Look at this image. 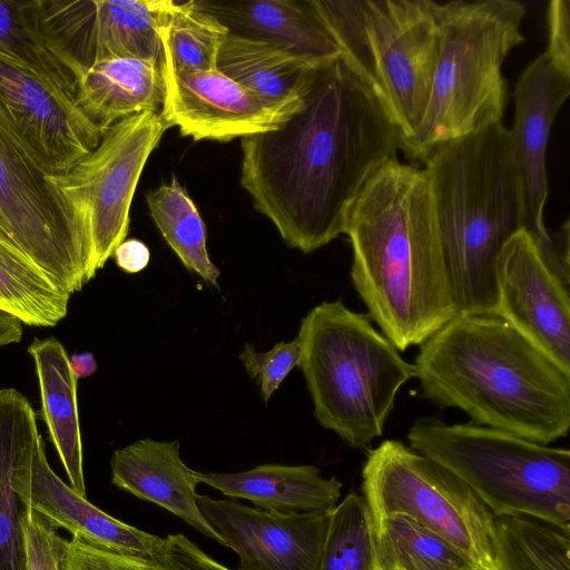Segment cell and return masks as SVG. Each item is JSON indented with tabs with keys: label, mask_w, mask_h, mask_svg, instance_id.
<instances>
[{
	"label": "cell",
	"mask_w": 570,
	"mask_h": 570,
	"mask_svg": "<svg viewBox=\"0 0 570 570\" xmlns=\"http://www.w3.org/2000/svg\"><path fill=\"white\" fill-rule=\"evenodd\" d=\"M400 132L338 58L315 67L278 127L243 137L240 185L284 242L308 254L344 234L354 202L397 158Z\"/></svg>",
	"instance_id": "1"
},
{
	"label": "cell",
	"mask_w": 570,
	"mask_h": 570,
	"mask_svg": "<svg viewBox=\"0 0 570 570\" xmlns=\"http://www.w3.org/2000/svg\"><path fill=\"white\" fill-rule=\"evenodd\" d=\"M344 234L367 316L399 351L456 315L423 168L397 158L383 166L351 207Z\"/></svg>",
	"instance_id": "2"
},
{
	"label": "cell",
	"mask_w": 570,
	"mask_h": 570,
	"mask_svg": "<svg viewBox=\"0 0 570 570\" xmlns=\"http://www.w3.org/2000/svg\"><path fill=\"white\" fill-rule=\"evenodd\" d=\"M413 365L423 397L474 424L544 445L568 435L570 375L498 315H455Z\"/></svg>",
	"instance_id": "3"
},
{
	"label": "cell",
	"mask_w": 570,
	"mask_h": 570,
	"mask_svg": "<svg viewBox=\"0 0 570 570\" xmlns=\"http://www.w3.org/2000/svg\"><path fill=\"white\" fill-rule=\"evenodd\" d=\"M422 164L455 314L497 315V259L527 228L510 129L488 124L439 145Z\"/></svg>",
	"instance_id": "4"
},
{
	"label": "cell",
	"mask_w": 570,
	"mask_h": 570,
	"mask_svg": "<svg viewBox=\"0 0 570 570\" xmlns=\"http://www.w3.org/2000/svg\"><path fill=\"white\" fill-rule=\"evenodd\" d=\"M298 366L318 423L352 448L383 434L400 389L415 367L366 314L341 299L323 302L302 320Z\"/></svg>",
	"instance_id": "5"
},
{
	"label": "cell",
	"mask_w": 570,
	"mask_h": 570,
	"mask_svg": "<svg viewBox=\"0 0 570 570\" xmlns=\"http://www.w3.org/2000/svg\"><path fill=\"white\" fill-rule=\"evenodd\" d=\"M525 11L515 0L438 2L440 51L429 102L415 132L400 144L409 159L423 163L439 145L502 120V66L524 41Z\"/></svg>",
	"instance_id": "6"
},
{
	"label": "cell",
	"mask_w": 570,
	"mask_h": 570,
	"mask_svg": "<svg viewBox=\"0 0 570 570\" xmlns=\"http://www.w3.org/2000/svg\"><path fill=\"white\" fill-rule=\"evenodd\" d=\"M341 59L411 137L426 110L440 51L438 2L315 0ZM401 144V142H400Z\"/></svg>",
	"instance_id": "7"
},
{
	"label": "cell",
	"mask_w": 570,
	"mask_h": 570,
	"mask_svg": "<svg viewBox=\"0 0 570 570\" xmlns=\"http://www.w3.org/2000/svg\"><path fill=\"white\" fill-rule=\"evenodd\" d=\"M407 440L460 478L494 517L523 514L570 529V452L474 423L420 417Z\"/></svg>",
	"instance_id": "8"
},
{
	"label": "cell",
	"mask_w": 570,
	"mask_h": 570,
	"mask_svg": "<svg viewBox=\"0 0 570 570\" xmlns=\"http://www.w3.org/2000/svg\"><path fill=\"white\" fill-rule=\"evenodd\" d=\"M362 490L372 523L406 515L435 532L479 569L494 570V515L452 471L397 440L368 451Z\"/></svg>",
	"instance_id": "9"
},
{
	"label": "cell",
	"mask_w": 570,
	"mask_h": 570,
	"mask_svg": "<svg viewBox=\"0 0 570 570\" xmlns=\"http://www.w3.org/2000/svg\"><path fill=\"white\" fill-rule=\"evenodd\" d=\"M0 228L62 292L90 281L88 228L0 111Z\"/></svg>",
	"instance_id": "10"
},
{
	"label": "cell",
	"mask_w": 570,
	"mask_h": 570,
	"mask_svg": "<svg viewBox=\"0 0 570 570\" xmlns=\"http://www.w3.org/2000/svg\"><path fill=\"white\" fill-rule=\"evenodd\" d=\"M168 128L159 112L146 111L122 119L104 134L92 151L68 171L55 175L88 228L90 279L126 239L140 175Z\"/></svg>",
	"instance_id": "11"
},
{
	"label": "cell",
	"mask_w": 570,
	"mask_h": 570,
	"mask_svg": "<svg viewBox=\"0 0 570 570\" xmlns=\"http://www.w3.org/2000/svg\"><path fill=\"white\" fill-rule=\"evenodd\" d=\"M495 279L497 315L570 375L569 272L522 228L501 249Z\"/></svg>",
	"instance_id": "12"
},
{
	"label": "cell",
	"mask_w": 570,
	"mask_h": 570,
	"mask_svg": "<svg viewBox=\"0 0 570 570\" xmlns=\"http://www.w3.org/2000/svg\"><path fill=\"white\" fill-rule=\"evenodd\" d=\"M174 0H39L41 27L80 70L115 58L163 61L158 29Z\"/></svg>",
	"instance_id": "13"
},
{
	"label": "cell",
	"mask_w": 570,
	"mask_h": 570,
	"mask_svg": "<svg viewBox=\"0 0 570 570\" xmlns=\"http://www.w3.org/2000/svg\"><path fill=\"white\" fill-rule=\"evenodd\" d=\"M0 111L50 174L68 171L102 134L58 86L0 53Z\"/></svg>",
	"instance_id": "14"
},
{
	"label": "cell",
	"mask_w": 570,
	"mask_h": 570,
	"mask_svg": "<svg viewBox=\"0 0 570 570\" xmlns=\"http://www.w3.org/2000/svg\"><path fill=\"white\" fill-rule=\"evenodd\" d=\"M570 95V75L543 52L520 75L514 89V119L510 129L519 168L527 229L559 263L569 259L568 237L551 236L544 223L548 199L547 147L553 120Z\"/></svg>",
	"instance_id": "15"
},
{
	"label": "cell",
	"mask_w": 570,
	"mask_h": 570,
	"mask_svg": "<svg viewBox=\"0 0 570 570\" xmlns=\"http://www.w3.org/2000/svg\"><path fill=\"white\" fill-rule=\"evenodd\" d=\"M197 504L238 556L237 570H318L331 511L279 513L208 495Z\"/></svg>",
	"instance_id": "16"
},
{
	"label": "cell",
	"mask_w": 570,
	"mask_h": 570,
	"mask_svg": "<svg viewBox=\"0 0 570 570\" xmlns=\"http://www.w3.org/2000/svg\"><path fill=\"white\" fill-rule=\"evenodd\" d=\"M163 75L159 114L195 141L225 142L274 129L299 107L269 102L218 69L177 73L163 68Z\"/></svg>",
	"instance_id": "17"
},
{
	"label": "cell",
	"mask_w": 570,
	"mask_h": 570,
	"mask_svg": "<svg viewBox=\"0 0 570 570\" xmlns=\"http://www.w3.org/2000/svg\"><path fill=\"white\" fill-rule=\"evenodd\" d=\"M22 503L57 529L97 548L156 561L164 539L124 523L91 504L50 468L42 438L17 478Z\"/></svg>",
	"instance_id": "18"
},
{
	"label": "cell",
	"mask_w": 570,
	"mask_h": 570,
	"mask_svg": "<svg viewBox=\"0 0 570 570\" xmlns=\"http://www.w3.org/2000/svg\"><path fill=\"white\" fill-rule=\"evenodd\" d=\"M229 33L283 47L316 65L341 58L315 0H194Z\"/></svg>",
	"instance_id": "19"
},
{
	"label": "cell",
	"mask_w": 570,
	"mask_h": 570,
	"mask_svg": "<svg viewBox=\"0 0 570 570\" xmlns=\"http://www.w3.org/2000/svg\"><path fill=\"white\" fill-rule=\"evenodd\" d=\"M179 442L141 439L116 450L111 481L138 499L153 502L184 520L202 534L224 546L222 537L200 512L195 470L180 458Z\"/></svg>",
	"instance_id": "20"
},
{
	"label": "cell",
	"mask_w": 570,
	"mask_h": 570,
	"mask_svg": "<svg viewBox=\"0 0 570 570\" xmlns=\"http://www.w3.org/2000/svg\"><path fill=\"white\" fill-rule=\"evenodd\" d=\"M205 483L230 499H245L256 508L279 513L332 511L342 483L325 479L314 465L262 464L236 473L195 471Z\"/></svg>",
	"instance_id": "21"
},
{
	"label": "cell",
	"mask_w": 570,
	"mask_h": 570,
	"mask_svg": "<svg viewBox=\"0 0 570 570\" xmlns=\"http://www.w3.org/2000/svg\"><path fill=\"white\" fill-rule=\"evenodd\" d=\"M164 101L161 60L115 58L86 69L77 85L75 102L102 135L118 121L151 111Z\"/></svg>",
	"instance_id": "22"
},
{
	"label": "cell",
	"mask_w": 570,
	"mask_h": 570,
	"mask_svg": "<svg viewBox=\"0 0 570 570\" xmlns=\"http://www.w3.org/2000/svg\"><path fill=\"white\" fill-rule=\"evenodd\" d=\"M40 438L27 397L14 389L0 390V570H27V507L17 493V478Z\"/></svg>",
	"instance_id": "23"
},
{
	"label": "cell",
	"mask_w": 570,
	"mask_h": 570,
	"mask_svg": "<svg viewBox=\"0 0 570 570\" xmlns=\"http://www.w3.org/2000/svg\"><path fill=\"white\" fill-rule=\"evenodd\" d=\"M39 382L42 417L70 487L86 498L77 380L69 355L55 337L35 338L28 346Z\"/></svg>",
	"instance_id": "24"
},
{
	"label": "cell",
	"mask_w": 570,
	"mask_h": 570,
	"mask_svg": "<svg viewBox=\"0 0 570 570\" xmlns=\"http://www.w3.org/2000/svg\"><path fill=\"white\" fill-rule=\"evenodd\" d=\"M317 66L283 47L229 32L217 58L222 73L269 102L291 107L299 106L311 71Z\"/></svg>",
	"instance_id": "25"
},
{
	"label": "cell",
	"mask_w": 570,
	"mask_h": 570,
	"mask_svg": "<svg viewBox=\"0 0 570 570\" xmlns=\"http://www.w3.org/2000/svg\"><path fill=\"white\" fill-rule=\"evenodd\" d=\"M0 53L75 99L82 71L46 36L39 18V0H0Z\"/></svg>",
	"instance_id": "26"
},
{
	"label": "cell",
	"mask_w": 570,
	"mask_h": 570,
	"mask_svg": "<svg viewBox=\"0 0 570 570\" xmlns=\"http://www.w3.org/2000/svg\"><path fill=\"white\" fill-rule=\"evenodd\" d=\"M71 295L58 288L0 228V311L30 326H55Z\"/></svg>",
	"instance_id": "27"
},
{
	"label": "cell",
	"mask_w": 570,
	"mask_h": 570,
	"mask_svg": "<svg viewBox=\"0 0 570 570\" xmlns=\"http://www.w3.org/2000/svg\"><path fill=\"white\" fill-rule=\"evenodd\" d=\"M494 570H570V529L523 514L494 517Z\"/></svg>",
	"instance_id": "28"
},
{
	"label": "cell",
	"mask_w": 570,
	"mask_h": 570,
	"mask_svg": "<svg viewBox=\"0 0 570 570\" xmlns=\"http://www.w3.org/2000/svg\"><path fill=\"white\" fill-rule=\"evenodd\" d=\"M373 528L377 570L478 568L445 539L406 515L383 518Z\"/></svg>",
	"instance_id": "29"
},
{
	"label": "cell",
	"mask_w": 570,
	"mask_h": 570,
	"mask_svg": "<svg viewBox=\"0 0 570 570\" xmlns=\"http://www.w3.org/2000/svg\"><path fill=\"white\" fill-rule=\"evenodd\" d=\"M153 220L184 266L218 287L219 269L212 262L206 247L205 224L195 203L173 177L146 196Z\"/></svg>",
	"instance_id": "30"
},
{
	"label": "cell",
	"mask_w": 570,
	"mask_h": 570,
	"mask_svg": "<svg viewBox=\"0 0 570 570\" xmlns=\"http://www.w3.org/2000/svg\"><path fill=\"white\" fill-rule=\"evenodd\" d=\"M228 30L195 1H177L158 29L163 68L177 73L217 70Z\"/></svg>",
	"instance_id": "31"
},
{
	"label": "cell",
	"mask_w": 570,
	"mask_h": 570,
	"mask_svg": "<svg viewBox=\"0 0 570 570\" xmlns=\"http://www.w3.org/2000/svg\"><path fill=\"white\" fill-rule=\"evenodd\" d=\"M318 570H377L374 528L363 497L350 492L331 511Z\"/></svg>",
	"instance_id": "32"
},
{
	"label": "cell",
	"mask_w": 570,
	"mask_h": 570,
	"mask_svg": "<svg viewBox=\"0 0 570 570\" xmlns=\"http://www.w3.org/2000/svg\"><path fill=\"white\" fill-rule=\"evenodd\" d=\"M239 360L250 377L258 383L263 400L268 402L298 364V341L295 337L291 342H279L267 352H257L253 344L245 343Z\"/></svg>",
	"instance_id": "33"
},
{
	"label": "cell",
	"mask_w": 570,
	"mask_h": 570,
	"mask_svg": "<svg viewBox=\"0 0 570 570\" xmlns=\"http://www.w3.org/2000/svg\"><path fill=\"white\" fill-rule=\"evenodd\" d=\"M22 523L27 570H63L68 540L45 517L28 507Z\"/></svg>",
	"instance_id": "34"
},
{
	"label": "cell",
	"mask_w": 570,
	"mask_h": 570,
	"mask_svg": "<svg viewBox=\"0 0 570 570\" xmlns=\"http://www.w3.org/2000/svg\"><path fill=\"white\" fill-rule=\"evenodd\" d=\"M63 570H166L160 563L124 556L72 538L67 541Z\"/></svg>",
	"instance_id": "35"
},
{
	"label": "cell",
	"mask_w": 570,
	"mask_h": 570,
	"mask_svg": "<svg viewBox=\"0 0 570 570\" xmlns=\"http://www.w3.org/2000/svg\"><path fill=\"white\" fill-rule=\"evenodd\" d=\"M156 562L166 570H233L213 559L184 534L167 535Z\"/></svg>",
	"instance_id": "36"
},
{
	"label": "cell",
	"mask_w": 570,
	"mask_h": 570,
	"mask_svg": "<svg viewBox=\"0 0 570 570\" xmlns=\"http://www.w3.org/2000/svg\"><path fill=\"white\" fill-rule=\"evenodd\" d=\"M547 20L549 40L544 53L556 67L570 75V2L551 0L547 9Z\"/></svg>",
	"instance_id": "37"
},
{
	"label": "cell",
	"mask_w": 570,
	"mask_h": 570,
	"mask_svg": "<svg viewBox=\"0 0 570 570\" xmlns=\"http://www.w3.org/2000/svg\"><path fill=\"white\" fill-rule=\"evenodd\" d=\"M112 256L115 257L117 266L128 274H136L144 271L150 261L148 246L136 238L121 242L116 247Z\"/></svg>",
	"instance_id": "38"
},
{
	"label": "cell",
	"mask_w": 570,
	"mask_h": 570,
	"mask_svg": "<svg viewBox=\"0 0 570 570\" xmlns=\"http://www.w3.org/2000/svg\"><path fill=\"white\" fill-rule=\"evenodd\" d=\"M22 336V322L0 311V346L17 343Z\"/></svg>",
	"instance_id": "39"
},
{
	"label": "cell",
	"mask_w": 570,
	"mask_h": 570,
	"mask_svg": "<svg viewBox=\"0 0 570 570\" xmlns=\"http://www.w3.org/2000/svg\"><path fill=\"white\" fill-rule=\"evenodd\" d=\"M69 362L76 380L89 377L97 370V361L91 352L72 354Z\"/></svg>",
	"instance_id": "40"
},
{
	"label": "cell",
	"mask_w": 570,
	"mask_h": 570,
	"mask_svg": "<svg viewBox=\"0 0 570 570\" xmlns=\"http://www.w3.org/2000/svg\"><path fill=\"white\" fill-rule=\"evenodd\" d=\"M472 570H482V569H479V568H474V569H472Z\"/></svg>",
	"instance_id": "41"
}]
</instances>
